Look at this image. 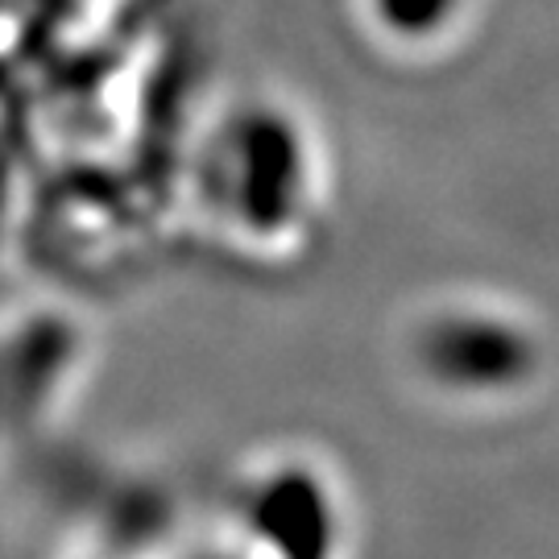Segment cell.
<instances>
[{
	"instance_id": "2",
	"label": "cell",
	"mask_w": 559,
	"mask_h": 559,
	"mask_svg": "<svg viewBox=\"0 0 559 559\" xmlns=\"http://www.w3.org/2000/svg\"><path fill=\"white\" fill-rule=\"evenodd\" d=\"M473 9L477 0H348L360 34L399 59L448 55L464 38Z\"/></svg>"
},
{
	"instance_id": "1",
	"label": "cell",
	"mask_w": 559,
	"mask_h": 559,
	"mask_svg": "<svg viewBox=\"0 0 559 559\" xmlns=\"http://www.w3.org/2000/svg\"><path fill=\"white\" fill-rule=\"evenodd\" d=\"M402 369L452 406L531 399L547 373V336L519 302L452 290L423 299L399 336Z\"/></svg>"
},
{
	"instance_id": "3",
	"label": "cell",
	"mask_w": 559,
	"mask_h": 559,
	"mask_svg": "<svg viewBox=\"0 0 559 559\" xmlns=\"http://www.w3.org/2000/svg\"><path fill=\"white\" fill-rule=\"evenodd\" d=\"M282 117V112H278ZM274 129H278V120H274ZM270 138H274V133H270ZM228 145H233V150H240V154H245V162H249V166H245V187H249V191H245V195H233V200L224 203V212H228V207H233V212H237V216H233V221H245V212H249V200H253V195H258V141H253V112H240V124L237 129H233V133H228ZM265 150H270V145H265ZM274 175H278V179H311V154H307V150H299V154H290V158H282L278 166H274ZM261 179H265V175H261ZM307 195H311V182H274V187H265V207H270V221H274V228H290V221H295V216H290V203H295V207H307ZM302 221H295V228H299Z\"/></svg>"
}]
</instances>
